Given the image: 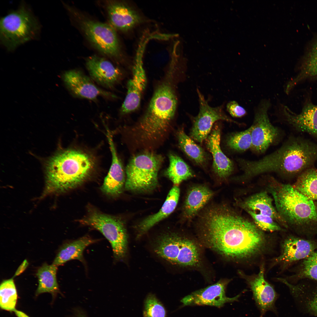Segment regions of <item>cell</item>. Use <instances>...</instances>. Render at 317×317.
Here are the masks:
<instances>
[{"mask_svg":"<svg viewBox=\"0 0 317 317\" xmlns=\"http://www.w3.org/2000/svg\"><path fill=\"white\" fill-rule=\"evenodd\" d=\"M256 306L262 317L269 311L276 312L275 303L278 295L273 287L265 280L262 265L258 274L248 281Z\"/></svg>","mask_w":317,"mask_h":317,"instance_id":"e0dca14e","label":"cell"},{"mask_svg":"<svg viewBox=\"0 0 317 317\" xmlns=\"http://www.w3.org/2000/svg\"><path fill=\"white\" fill-rule=\"evenodd\" d=\"M317 160V144L301 138L291 137L277 149L273 162L279 173L298 176Z\"/></svg>","mask_w":317,"mask_h":317,"instance_id":"5b68a950","label":"cell"},{"mask_svg":"<svg viewBox=\"0 0 317 317\" xmlns=\"http://www.w3.org/2000/svg\"><path fill=\"white\" fill-rule=\"evenodd\" d=\"M27 264L28 263L27 261L25 260L17 269L15 274V276L18 275L23 271L26 267Z\"/></svg>","mask_w":317,"mask_h":317,"instance_id":"f35d334b","label":"cell"},{"mask_svg":"<svg viewBox=\"0 0 317 317\" xmlns=\"http://www.w3.org/2000/svg\"><path fill=\"white\" fill-rule=\"evenodd\" d=\"M270 178L268 189L278 213L287 225L293 227L301 235L310 236L317 233V212L313 200L292 185Z\"/></svg>","mask_w":317,"mask_h":317,"instance_id":"3957f363","label":"cell"},{"mask_svg":"<svg viewBox=\"0 0 317 317\" xmlns=\"http://www.w3.org/2000/svg\"><path fill=\"white\" fill-rule=\"evenodd\" d=\"M206 141L207 148L213 157V172L221 181L225 180L232 174L234 167L233 162L220 148V131L218 125H215Z\"/></svg>","mask_w":317,"mask_h":317,"instance_id":"d6986e66","label":"cell"},{"mask_svg":"<svg viewBox=\"0 0 317 317\" xmlns=\"http://www.w3.org/2000/svg\"><path fill=\"white\" fill-rule=\"evenodd\" d=\"M180 189L174 186L170 190L162 207L157 213L146 217L138 225L140 235L149 230L159 222L167 217L174 210L180 195Z\"/></svg>","mask_w":317,"mask_h":317,"instance_id":"4316f807","label":"cell"},{"mask_svg":"<svg viewBox=\"0 0 317 317\" xmlns=\"http://www.w3.org/2000/svg\"><path fill=\"white\" fill-rule=\"evenodd\" d=\"M316 211H317V205H316Z\"/></svg>","mask_w":317,"mask_h":317,"instance_id":"b9f144b4","label":"cell"},{"mask_svg":"<svg viewBox=\"0 0 317 317\" xmlns=\"http://www.w3.org/2000/svg\"><path fill=\"white\" fill-rule=\"evenodd\" d=\"M40 29L38 19L22 4L17 10L1 19V42L8 50H14L20 45L38 38Z\"/></svg>","mask_w":317,"mask_h":317,"instance_id":"8992f818","label":"cell"},{"mask_svg":"<svg viewBox=\"0 0 317 317\" xmlns=\"http://www.w3.org/2000/svg\"><path fill=\"white\" fill-rule=\"evenodd\" d=\"M271 106L269 100L264 99L254 111L253 121L250 127L252 140L250 150L255 154L264 153L282 137L281 131L272 124L269 119L268 111Z\"/></svg>","mask_w":317,"mask_h":317,"instance_id":"30bf717a","label":"cell"},{"mask_svg":"<svg viewBox=\"0 0 317 317\" xmlns=\"http://www.w3.org/2000/svg\"><path fill=\"white\" fill-rule=\"evenodd\" d=\"M273 199L267 192L263 191L252 195L239 202L240 206L246 211H251L269 216L279 224L287 226L272 203Z\"/></svg>","mask_w":317,"mask_h":317,"instance_id":"d4e9b609","label":"cell"},{"mask_svg":"<svg viewBox=\"0 0 317 317\" xmlns=\"http://www.w3.org/2000/svg\"><path fill=\"white\" fill-rule=\"evenodd\" d=\"M106 135L112 154V161L109 172L101 187V190L107 195L115 196L122 192L125 186V175L117 154L112 136L108 130H107Z\"/></svg>","mask_w":317,"mask_h":317,"instance_id":"44dd1931","label":"cell"},{"mask_svg":"<svg viewBox=\"0 0 317 317\" xmlns=\"http://www.w3.org/2000/svg\"><path fill=\"white\" fill-rule=\"evenodd\" d=\"M176 72L175 67L170 66L156 88L145 113L137 122L129 127V135L137 145L155 149L166 139L177 104Z\"/></svg>","mask_w":317,"mask_h":317,"instance_id":"7a4b0ae2","label":"cell"},{"mask_svg":"<svg viewBox=\"0 0 317 317\" xmlns=\"http://www.w3.org/2000/svg\"><path fill=\"white\" fill-rule=\"evenodd\" d=\"M94 166L91 157L81 151L69 149L57 153L46 165V190L61 192L77 187L89 177Z\"/></svg>","mask_w":317,"mask_h":317,"instance_id":"277c9868","label":"cell"},{"mask_svg":"<svg viewBox=\"0 0 317 317\" xmlns=\"http://www.w3.org/2000/svg\"><path fill=\"white\" fill-rule=\"evenodd\" d=\"M17 299L16 286L12 279L3 281L0 286V306L2 309L14 311Z\"/></svg>","mask_w":317,"mask_h":317,"instance_id":"e575fe53","label":"cell"},{"mask_svg":"<svg viewBox=\"0 0 317 317\" xmlns=\"http://www.w3.org/2000/svg\"><path fill=\"white\" fill-rule=\"evenodd\" d=\"M79 221L103 234L110 243L116 259L121 260L124 258L127 250L128 237L122 220L92 208L89 209L87 215Z\"/></svg>","mask_w":317,"mask_h":317,"instance_id":"9c48e42d","label":"cell"},{"mask_svg":"<svg viewBox=\"0 0 317 317\" xmlns=\"http://www.w3.org/2000/svg\"><path fill=\"white\" fill-rule=\"evenodd\" d=\"M227 148L233 152L240 153L251 149L252 140L250 127L241 131L232 133L225 141Z\"/></svg>","mask_w":317,"mask_h":317,"instance_id":"836d02e7","label":"cell"},{"mask_svg":"<svg viewBox=\"0 0 317 317\" xmlns=\"http://www.w3.org/2000/svg\"><path fill=\"white\" fill-rule=\"evenodd\" d=\"M141 56H137L132 77L127 84V95L121 109V113L127 114L137 109L140 103L146 79Z\"/></svg>","mask_w":317,"mask_h":317,"instance_id":"ac0fdd59","label":"cell"},{"mask_svg":"<svg viewBox=\"0 0 317 317\" xmlns=\"http://www.w3.org/2000/svg\"><path fill=\"white\" fill-rule=\"evenodd\" d=\"M154 249L158 256L174 264L193 267L200 262L199 251L195 243L174 233L160 236L155 242Z\"/></svg>","mask_w":317,"mask_h":317,"instance_id":"ba28073f","label":"cell"},{"mask_svg":"<svg viewBox=\"0 0 317 317\" xmlns=\"http://www.w3.org/2000/svg\"><path fill=\"white\" fill-rule=\"evenodd\" d=\"M144 317H166V309L161 303L154 294H150L144 301Z\"/></svg>","mask_w":317,"mask_h":317,"instance_id":"d590c367","label":"cell"},{"mask_svg":"<svg viewBox=\"0 0 317 317\" xmlns=\"http://www.w3.org/2000/svg\"><path fill=\"white\" fill-rule=\"evenodd\" d=\"M317 249V242L314 240L289 236L284 241L281 253L275 261L289 265L303 260Z\"/></svg>","mask_w":317,"mask_h":317,"instance_id":"ffe728a7","label":"cell"},{"mask_svg":"<svg viewBox=\"0 0 317 317\" xmlns=\"http://www.w3.org/2000/svg\"><path fill=\"white\" fill-rule=\"evenodd\" d=\"M197 93L199 111L198 115L193 119L190 133V137L193 140L200 144L202 143L210 134L214 123L219 120L233 123L240 126L244 125L227 115L223 110V106L215 107H210L198 89Z\"/></svg>","mask_w":317,"mask_h":317,"instance_id":"7c38bea8","label":"cell"},{"mask_svg":"<svg viewBox=\"0 0 317 317\" xmlns=\"http://www.w3.org/2000/svg\"><path fill=\"white\" fill-rule=\"evenodd\" d=\"M227 283L220 281L203 289L193 292L181 300L183 306L207 305L218 308L226 303L237 301L241 294L229 298L226 295Z\"/></svg>","mask_w":317,"mask_h":317,"instance_id":"5bb4252c","label":"cell"},{"mask_svg":"<svg viewBox=\"0 0 317 317\" xmlns=\"http://www.w3.org/2000/svg\"><path fill=\"white\" fill-rule=\"evenodd\" d=\"M17 317H30L22 311L15 309L14 311Z\"/></svg>","mask_w":317,"mask_h":317,"instance_id":"ab89813d","label":"cell"},{"mask_svg":"<svg viewBox=\"0 0 317 317\" xmlns=\"http://www.w3.org/2000/svg\"><path fill=\"white\" fill-rule=\"evenodd\" d=\"M246 212L251 217L255 225L262 231L273 232L282 230L279 224L271 217L250 211Z\"/></svg>","mask_w":317,"mask_h":317,"instance_id":"8d00e7d4","label":"cell"},{"mask_svg":"<svg viewBox=\"0 0 317 317\" xmlns=\"http://www.w3.org/2000/svg\"><path fill=\"white\" fill-rule=\"evenodd\" d=\"M292 186L308 198L317 200V168L311 167L304 171Z\"/></svg>","mask_w":317,"mask_h":317,"instance_id":"1f68e13d","label":"cell"},{"mask_svg":"<svg viewBox=\"0 0 317 317\" xmlns=\"http://www.w3.org/2000/svg\"><path fill=\"white\" fill-rule=\"evenodd\" d=\"M57 267L53 264L48 265L45 263L38 269L36 275L38 285L36 292V296L47 292L51 294L54 299L59 293L56 278Z\"/></svg>","mask_w":317,"mask_h":317,"instance_id":"f1b7e54d","label":"cell"},{"mask_svg":"<svg viewBox=\"0 0 317 317\" xmlns=\"http://www.w3.org/2000/svg\"><path fill=\"white\" fill-rule=\"evenodd\" d=\"M287 286L300 311L317 316V281L303 280L296 284L288 283Z\"/></svg>","mask_w":317,"mask_h":317,"instance_id":"7402d4cb","label":"cell"},{"mask_svg":"<svg viewBox=\"0 0 317 317\" xmlns=\"http://www.w3.org/2000/svg\"><path fill=\"white\" fill-rule=\"evenodd\" d=\"M164 160L162 155L153 151H141L133 155L126 168L125 188L138 192L154 189L158 184V173Z\"/></svg>","mask_w":317,"mask_h":317,"instance_id":"52a82bcc","label":"cell"},{"mask_svg":"<svg viewBox=\"0 0 317 317\" xmlns=\"http://www.w3.org/2000/svg\"><path fill=\"white\" fill-rule=\"evenodd\" d=\"M179 145L184 153L197 165L204 166L207 160V154L203 149L196 144L181 128L177 131Z\"/></svg>","mask_w":317,"mask_h":317,"instance_id":"4dcf8cb0","label":"cell"},{"mask_svg":"<svg viewBox=\"0 0 317 317\" xmlns=\"http://www.w3.org/2000/svg\"><path fill=\"white\" fill-rule=\"evenodd\" d=\"M226 108L229 114L233 117L241 118L247 113L245 109L235 101L229 102L227 104Z\"/></svg>","mask_w":317,"mask_h":317,"instance_id":"74e56055","label":"cell"},{"mask_svg":"<svg viewBox=\"0 0 317 317\" xmlns=\"http://www.w3.org/2000/svg\"><path fill=\"white\" fill-rule=\"evenodd\" d=\"M200 235L219 254L235 259L249 258L260 252L266 239L254 223L224 204H212L197 215Z\"/></svg>","mask_w":317,"mask_h":317,"instance_id":"6da1fadb","label":"cell"},{"mask_svg":"<svg viewBox=\"0 0 317 317\" xmlns=\"http://www.w3.org/2000/svg\"><path fill=\"white\" fill-rule=\"evenodd\" d=\"M291 277L296 283L303 280L317 281V249L299 261Z\"/></svg>","mask_w":317,"mask_h":317,"instance_id":"d6a6232c","label":"cell"},{"mask_svg":"<svg viewBox=\"0 0 317 317\" xmlns=\"http://www.w3.org/2000/svg\"><path fill=\"white\" fill-rule=\"evenodd\" d=\"M277 115L282 120L296 130L317 137V104L309 102L299 114L292 111L288 107L281 104Z\"/></svg>","mask_w":317,"mask_h":317,"instance_id":"9a60e30c","label":"cell"},{"mask_svg":"<svg viewBox=\"0 0 317 317\" xmlns=\"http://www.w3.org/2000/svg\"><path fill=\"white\" fill-rule=\"evenodd\" d=\"M85 64L91 78L106 88H112L122 77L121 70L104 58L95 55L89 56Z\"/></svg>","mask_w":317,"mask_h":317,"instance_id":"2e32d148","label":"cell"},{"mask_svg":"<svg viewBox=\"0 0 317 317\" xmlns=\"http://www.w3.org/2000/svg\"><path fill=\"white\" fill-rule=\"evenodd\" d=\"M168 158L169 165L165 174L174 186H178L182 181L195 176L190 167L179 156L171 153Z\"/></svg>","mask_w":317,"mask_h":317,"instance_id":"f546056e","label":"cell"},{"mask_svg":"<svg viewBox=\"0 0 317 317\" xmlns=\"http://www.w3.org/2000/svg\"><path fill=\"white\" fill-rule=\"evenodd\" d=\"M317 77V39L312 43L306 55L298 74L287 83L285 91L289 92L299 82Z\"/></svg>","mask_w":317,"mask_h":317,"instance_id":"83f0119b","label":"cell"},{"mask_svg":"<svg viewBox=\"0 0 317 317\" xmlns=\"http://www.w3.org/2000/svg\"><path fill=\"white\" fill-rule=\"evenodd\" d=\"M62 77L69 91L75 97L94 101H96L99 97L109 99L115 97L112 93L99 87L80 70L72 69L66 71Z\"/></svg>","mask_w":317,"mask_h":317,"instance_id":"4fadbf2b","label":"cell"},{"mask_svg":"<svg viewBox=\"0 0 317 317\" xmlns=\"http://www.w3.org/2000/svg\"><path fill=\"white\" fill-rule=\"evenodd\" d=\"M107 8L109 24L115 29L126 31L141 21L137 12L124 3L110 1Z\"/></svg>","mask_w":317,"mask_h":317,"instance_id":"603a6c76","label":"cell"},{"mask_svg":"<svg viewBox=\"0 0 317 317\" xmlns=\"http://www.w3.org/2000/svg\"><path fill=\"white\" fill-rule=\"evenodd\" d=\"M214 194L207 186L195 184L187 191L182 208V216L186 221H190L203 209Z\"/></svg>","mask_w":317,"mask_h":317,"instance_id":"cb8c5ba5","label":"cell"},{"mask_svg":"<svg viewBox=\"0 0 317 317\" xmlns=\"http://www.w3.org/2000/svg\"><path fill=\"white\" fill-rule=\"evenodd\" d=\"M81 28L90 42L100 52L109 56L118 58L121 51L115 29L110 25L84 20Z\"/></svg>","mask_w":317,"mask_h":317,"instance_id":"8fae6325","label":"cell"},{"mask_svg":"<svg viewBox=\"0 0 317 317\" xmlns=\"http://www.w3.org/2000/svg\"><path fill=\"white\" fill-rule=\"evenodd\" d=\"M74 317H86L84 313L80 311L77 312Z\"/></svg>","mask_w":317,"mask_h":317,"instance_id":"60d3db41","label":"cell"},{"mask_svg":"<svg viewBox=\"0 0 317 317\" xmlns=\"http://www.w3.org/2000/svg\"><path fill=\"white\" fill-rule=\"evenodd\" d=\"M87 236L67 242L59 249L52 264L58 266L68 261L78 260L84 262L83 252L85 248L97 241Z\"/></svg>","mask_w":317,"mask_h":317,"instance_id":"484cf974","label":"cell"}]
</instances>
